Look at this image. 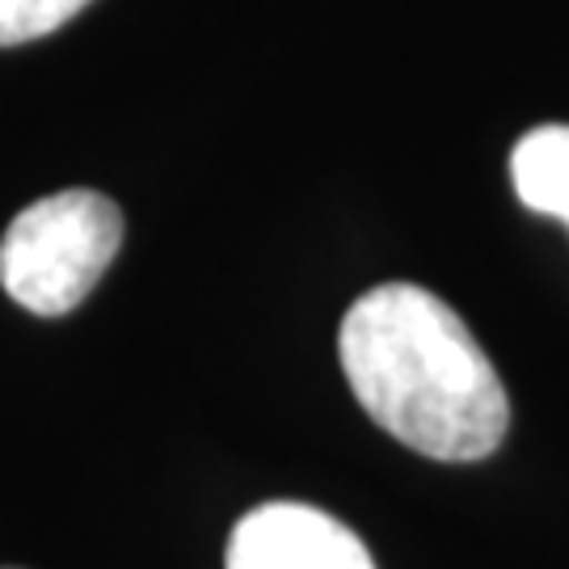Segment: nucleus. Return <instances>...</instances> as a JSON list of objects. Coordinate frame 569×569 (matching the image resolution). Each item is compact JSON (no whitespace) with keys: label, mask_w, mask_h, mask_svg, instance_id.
Wrapping results in <instances>:
<instances>
[{"label":"nucleus","mask_w":569,"mask_h":569,"mask_svg":"<svg viewBox=\"0 0 569 569\" xmlns=\"http://www.w3.org/2000/svg\"><path fill=\"white\" fill-rule=\"evenodd\" d=\"M224 569H376L367 545L305 502H266L232 528Z\"/></svg>","instance_id":"7ed1b4c3"},{"label":"nucleus","mask_w":569,"mask_h":569,"mask_svg":"<svg viewBox=\"0 0 569 569\" xmlns=\"http://www.w3.org/2000/svg\"><path fill=\"white\" fill-rule=\"evenodd\" d=\"M338 355L367 418L418 456L468 465L507 439V388L427 287L385 283L359 296L342 317Z\"/></svg>","instance_id":"f257e3e1"},{"label":"nucleus","mask_w":569,"mask_h":569,"mask_svg":"<svg viewBox=\"0 0 569 569\" xmlns=\"http://www.w3.org/2000/svg\"><path fill=\"white\" fill-rule=\"evenodd\" d=\"M122 244V216L98 190L30 203L0 241V287L34 317H63L98 287Z\"/></svg>","instance_id":"f03ea898"},{"label":"nucleus","mask_w":569,"mask_h":569,"mask_svg":"<svg viewBox=\"0 0 569 569\" xmlns=\"http://www.w3.org/2000/svg\"><path fill=\"white\" fill-rule=\"evenodd\" d=\"M93 0H0V47H21L60 30Z\"/></svg>","instance_id":"39448f33"},{"label":"nucleus","mask_w":569,"mask_h":569,"mask_svg":"<svg viewBox=\"0 0 569 569\" xmlns=\"http://www.w3.org/2000/svg\"><path fill=\"white\" fill-rule=\"evenodd\" d=\"M515 194L528 211L557 216L569 224V127H536L510 152Z\"/></svg>","instance_id":"20e7f679"}]
</instances>
